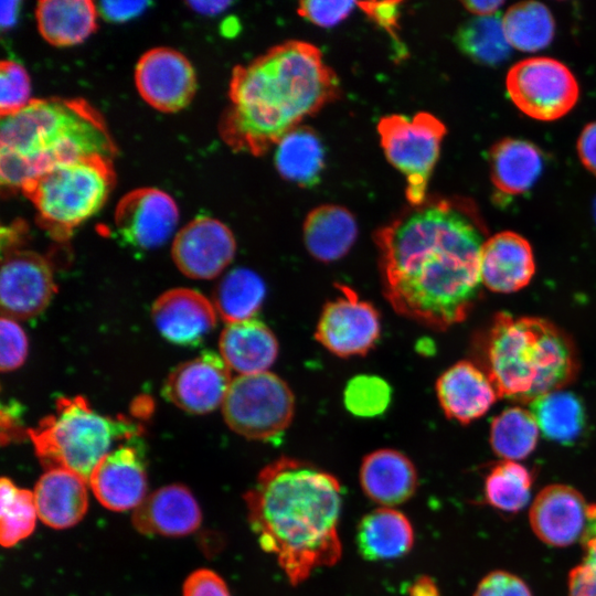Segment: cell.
<instances>
[{
    "label": "cell",
    "instance_id": "1",
    "mask_svg": "<svg viewBox=\"0 0 596 596\" xmlns=\"http://www.w3.org/2000/svg\"><path fill=\"white\" fill-rule=\"evenodd\" d=\"M374 243L383 295L398 315L436 330L468 317L480 295L483 242L453 203L409 205Z\"/></svg>",
    "mask_w": 596,
    "mask_h": 596
},
{
    "label": "cell",
    "instance_id": "2",
    "mask_svg": "<svg viewBox=\"0 0 596 596\" xmlns=\"http://www.w3.org/2000/svg\"><path fill=\"white\" fill-rule=\"evenodd\" d=\"M244 499L258 544L291 585L340 560L342 493L333 475L281 456L260 470Z\"/></svg>",
    "mask_w": 596,
    "mask_h": 596
},
{
    "label": "cell",
    "instance_id": "3",
    "mask_svg": "<svg viewBox=\"0 0 596 596\" xmlns=\"http://www.w3.org/2000/svg\"><path fill=\"white\" fill-rule=\"evenodd\" d=\"M339 93L337 74L316 45L285 41L233 70L220 135L233 150L260 156Z\"/></svg>",
    "mask_w": 596,
    "mask_h": 596
},
{
    "label": "cell",
    "instance_id": "4",
    "mask_svg": "<svg viewBox=\"0 0 596 596\" xmlns=\"http://www.w3.org/2000/svg\"><path fill=\"white\" fill-rule=\"evenodd\" d=\"M115 153L103 117L82 98L32 99L1 117L0 180L10 189L21 190L60 164L89 156L113 159Z\"/></svg>",
    "mask_w": 596,
    "mask_h": 596
},
{
    "label": "cell",
    "instance_id": "5",
    "mask_svg": "<svg viewBox=\"0 0 596 596\" xmlns=\"http://www.w3.org/2000/svg\"><path fill=\"white\" fill-rule=\"evenodd\" d=\"M485 369L498 395L531 403L567 385L577 371L574 344L552 322L496 315L485 341Z\"/></svg>",
    "mask_w": 596,
    "mask_h": 596
},
{
    "label": "cell",
    "instance_id": "6",
    "mask_svg": "<svg viewBox=\"0 0 596 596\" xmlns=\"http://www.w3.org/2000/svg\"><path fill=\"white\" fill-rule=\"evenodd\" d=\"M139 434L136 424L95 412L82 396L58 398L55 413L28 430L35 455L46 469H68L87 481L115 441Z\"/></svg>",
    "mask_w": 596,
    "mask_h": 596
},
{
    "label": "cell",
    "instance_id": "7",
    "mask_svg": "<svg viewBox=\"0 0 596 596\" xmlns=\"http://www.w3.org/2000/svg\"><path fill=\"white\" fill-rule=\"evenodd\" d=\"M114 184L111 159L89 156L54 167L21 191L34 205L41 225L55 238H64L102 209Z\"/></svg>",
    "mask_w": 596,
    "mask_h": 596
},
{
    "label": "cell",
    "instance_id": "8",
    "mask_svg": "<svg viewBox=\"0 0 596 596\" xmlns=\"http://www.w3.org/2000/svg\"><path fill=\"white\" fill-rule=\"evenodd\" d=\"M376 129L387 161L406 179L405 193L409 205L424 203L428 180L447 132L446 126L433 114L419 111L413 116H383Z\"/></svg>",
    "mask_w": 596,
    "mask_h": 596
},
{
    "label": "cell",
    "instance_id": "9",
    "mask_svg": "<svg viewBox=\"0 0 596 596\" xmlns=\"http://www.w3.org/2000/svg\"><path fill=\"white\" fill-rule=\"evenodd\" d=\"M222 412L236 434L274 443L292 421L295 396L288 384L272 372L242 374L232 381Z\"/></svg>",
    "mask_w": 596,
    "mask_h": 596
},
{
    "label": "cell",
    "instance_id": "10",
    "mask_svg": "<svg viewBox=\"0 0 596 596\" xmlns=\"http://www.w3.org/2000/svg\"><path fill=\"white\" fill-rule=\"evenodd\" d=\"M513 104L538 120H555L576 104L579 88L570 68L546 56L528 57L509 70L505 79Z\"/></svg>",
    "mask_w": 596,
    "mask_h": 596
},
{
    "label": "cell",
    "instance_id": "11",
    "mask_svg": "<svg viewBox=\"0 0 596 596\" xmlns=\"http://www.w3.org/2000/svg\"><path fill=\"white\" fill-rule=\"evenodd\" d=\"M337 287L340 296L322 308L315 338L337 356L364 355L380 339V313L349 286L337 284Z\"/></svg>",
    "mask_w": 596,
    "mask_h": 596
},
{
    "label": "cell",
    "instance_id": "12",
    "mask_svg": "<svg viewBox=\"0 0 596 596\" xmlns=\"http://www.w3.org/2000/svg\"><path fill=\"white\" fill-rule=\"evenodd\" d=\"M530 524L544 543L565 547L596 538V504L566 485H550L535 497Z\"/></svg>",
    "mask_w": 596,
    "mask_h": 596
},
{
    "label": "cell",
    "instance_id": "13",
    "mask_svg": "<svg viewBox=\"0 0 596 596\" xmlns=\"http://www.w3.org/2000/svg\"><path fill=\"white\" fill-rule=\"evenodd\" d=\"M55 292L53 273L40 254L11 249L2 258L0 304L2 317L31 319L41 313Z\"/></svg>",
    "mask_w": 596,
    "mask_h": 596
},
{
    "label": "cell",
    "instance_id": "14",
    "mask_svg": "<svg viewBox=\"0 0 596 596\" xmlns=\"http://www.w3.org/2000/svg\"><path fill=\"white\" fill-rule=\"evenodd\" d=\"M135 84L148 105L162 113H175L192 100L196 76L181 52L160 46L141 55L135 68Z\"/></svg>",
    "mask_w": 596,
    "mask_h": 596
},
{
    "label": "cell",
    "instance_id": "15",
    "mask_svg": "<svg viewBox=\"0 0 596 596\" xmlns=\"http://www.w3.org/2000/svg\"><path fill=\"white\" fill-rule=\"evenodd\" d=\"M179 220L174 200L157 188H138L126 193L115 210V226L123 241L140 249L163 245Z\"/></svg>",
    "mask_w": 596,
    "mask_h": 596
},
{
    "label": "cell",
    "instance_id": "16",
    "mask_svg": "<svg viewBox=\"0 0 596 596\" xmlns=\"http://www.w3.org/2000/svg\"><path fill=\"white\" fill-rule=\"evenodd\" d=\"M232 381L221 354L205 350L170 372L162 394L188 413L206 414L223 404Z\"/></svg>",
    "mask_w": 596,
    "mask_h": 596
},
{
    "label": "cell",
    "instance_id": "17",
    "mask_svg": "<svg viewBox=\"0 0 596 596\" xmlns=\"http://www.w3.org/2000/svg\"><path fill=\"white\" fill-rule=\"evenodd\" d=\"M88 485L108 510L136 509L147 494L146 456L136 437L109 451L94 468Z\"/></svg>",
    "mask_w": 596,
    "mask_h": 596
},
{
    "label": "cell",
    "instance_id": "18",
    "mask_svg": "<svg viewBox=\"0 0 596 596\" xmlns=\"http://www.w3.org/2000/svg\"><path fill=\"white\" fill-rule=\"evenodd\" d=\"M235 249V237L224 223L201 216L178 232L171 254L177 267L185 276L211 279L233 260Z\"/></svg>",
    "mask_w": 596,
    "mask_h": 596
},
{
    "label": "cell",
    "instance_id": "19",
    "mask_svg": "<svg viewBox=\"0 0 596 596\" xmlns=\"http://www.w3.org/2000/svg\"><path fill=\"white\" fill-rule=\"evenodd\" d=\"M151 316L166 340L185 347L200 343L216 324L214 305L190 288H174L160 295Z\"/></svg>",
    "mask_w": 596,
    "mask_h": 596
},
{
    "label": "cell",
    "instance_id": "20",
    "mask_svg": "<svg viewBox=\"0 0 596 596\" xmlns=\"http://www.w3.org/2000/svg\"><path fill=\"white\" fill-rule=\"evenodd\" d=\"M202 513L188 487L173 483L150 494L134 510L132 525L147 535L184 536L201 524Z\"/></svg>",
    "mask_w": 596,
    "mask_h": 596
},
{
    "label": "cell",
    "instance_id": "21",
    "mask_svg": "<svg viewBox=\"0 0 596 596\" xmlns=\"http://www.w3.org/2000/svg\"><path fill=\"white\" fill-rule=\"evenodd\" d=\"M436 394L445 415L461 424L480 418L499 397L486 371L470 361L448 368L436 382Z\"/></svg>",
    "mask_w": 596,
    "mask_h": 596
},
{
    "label": "cell",
    "instance_id": "22",
    "mask_svg": "<svg viewBox=\"0 0 596 596\" xmlns=\"http://www.w3.org/2000/svg\"><path fill=\"white\" fill-rule=\"evenodd\" d=\"M535 273L530 243L520 234L504 231L482 244L481 283L496 292H514L524 288Z\"/></svg>",
    "mask_w": 596,
    "mask_h": 596
},
{
    "label": "cell",
    "instance_id": "23",
    "mask_svg": "<svg viewBox=\"0 0 596 596\" xmlns=\"http://www.w3.org/2000/svg\"><path fill=\"white\" fill-rule=\"evenodd\" d=\"M87 485L86 479L68 469H46L33 491L40 520L56 530L77 524L88 509Z\"/></svg>",
    "mask_w": 596,
    "mask_h": 596
},
{
    "label": "cell",
    "instance_id": "24",
    "mask_svg": "<svg viewBox=\"0 0 596 596\" xmlns=\"http://www.w3.org/2000/svg\"><path fill=\"white\" fill-rule=\"evenodd\" d=\"M360 483L369 499L382 507L394 508L414 496L418 477L406 455L396 449L381 448L363 458Z\"/></svg>",
    "mask_w": 596,
    "mask_h": 596
},
{
    "label": "cell",
    "instance_id": "25",
    "mask_svg": "<svg viewBox=\"0 0 596 596\" xmlns=\"http://www.w3.org/2000/svg\"><path fill=\"white\" fill-rule=\"evenodd\" d=\"M219 348L228 368L240 375L266 372L278 355L276 336L255 318L227 323L221 333Z\"/></svg>",
    "mask_w": 596,
    "mask_h": 596
},
{
    "label": "cell",
    "instance_id": "26",
    "mask_svg": "<svg viewBox=\"0 0 596 596\" xmlns=\"http://www.w3.org/2000/svg\"><path fill=\"white\" fill-rule=\"evenodd\" d=\"M308 253L321 263H332L345 256L358 236L354 215L344 206L322 204L312 209L302 225Z\"/></svg>",
    "mask_w": 596,
    "mask_h": 596
},
{
    "label": "cell",
    "instance_id": "27",
    "mask_svg": "<svg viewBox=\"0 0 596 596\" xmlns=\"http://www.w3.org/2000/svg\"><path fill=\"white\" fill-rule=\"evenodd\" d=\"M413 544L409 520L394 508H377L365 514L358 525V550L368 561L398 558L407 554Z\"/></svg>",
    "mask_w": 596,
    "mask_h": 596
},
{
    "label": "cell",
    "instance_id": "28",
    "mask_svg": "<svg viewBox=\"0 0 596 596\" xmlns=\"http://www.w3.org/2000/svg\"><path fill=\"white\" fill-rule=\"evenodd\" d=\"M97 4L91 0H41L35 20L42 38L54 46L82 43L97 28Z\"/></svg>",
    "mask_w": 596,
    "mask_h": 596
},
{
    "label": "cell",
    "instance_id": "29",
    "mask_svg": "<svg viewBox=\"0 0 596 596\" xmlns=\"http://www.w3.org/2000/svg\"><path fill=\"white\" fill-rule=\"evenodd\" d=\"M488 161L493 185L503 194L528 191L543 169L541 151L532 142L504 138L489 150Z\"/></svg>",
    "mask_w": 596,
    "mask_h": 596
},
{
    "label": "cell",
    "instance_id": "30",
    "mask_svg": "<svg viewBox=\"0 0 596 596\" xmlns=\"http://www.w3.org/2000/svg\"><path fill=\"white\" fill-rule=\"evenodd\" d=\"M274 163L284 179L300 187H312L324 167L322 141L311 128L298 126L275 146Z\"/></svg>",
    "mask_w": 596,
    "mask_h": 596
},
{
    "label": "cell",
    "instance_id": "31",
    "mask_svg": "<svg viewBox=\"0 0 596 596\" xmlns=\"http://www.w3.org/2000/svg\"><path fill=\"white\" fill-rule=\"evenodd\" d=\"M531 413L543 435L564 445L574 443L586 422L581 400L571 392L554 391L531 402Z\"/></svg>",
    "mask_w": 596,
    "mask_h": 596
},
{
    "label": "cell",
    "instance_id": "32",
    "mask_svg": "<svg viewBox=\"0 0 596 596\" xmlns=\"http://www.w3.org/2000/svg\"><path fill=\"white\" fill-rule=\"evenodd\" d=\"M266 296L262 277L248 268H235L227 273L213 296L216 312L227 323L253 319Z\"/></svg>",
    "mask_w": 596,
    "mask_h": 596
},
{
    "label": "cell",
    "instance_id": "33",
    "mask_svg": "<svg viewBox=\"0 0 596 596\" xmlns=\"http://www.w3.org/2000/svg\"><path fill=\"white\" fill-rule=\"evenodd\" d=\"M502 25L511 47L523 52L544 49L551 43L555 31L549 8L533 0L510 7L502 18Z\"/></svg>",
    "mask_w": 596,
    "mask_h": 596
},
{
    "label": "cell",
    "instance_id": "34",
    "mask_svg": "<svg viewBox=\"0 0 596 596\" xmlns=\"http://www.w3.org/2000/svg\"><path fill=\"white\" fill-rule=\"evenodd\" d=\"M455 41L468 57L486 65L499 64L511 53L502 18L497 14L476 15L467 20L458 28Z\"/></svg>",
    "mask_w": 596,
    "mask_h": 596
},
{
    "label": "cell",
    "instance_id": "35",
    "mask_svg": "<svg viewBox=\"0 0 596 596\" xmlns=\"http://www.w3.org/2000/svg\"><path fill=\"white\" fill-rule=\"evenodd\" d=\"M540 428L532 413L521 407H509L497 415L490 427L493 451L504 460L528 457L538 444Z\"/></svg>",
    "mask_w": 596,
    "mask_h": 596
},
{
    "label": "cell",
    "instance_id": "36",
    "mask_svg": "<svg viewBox=\"0 0 596 596\" xmlns=\"http://www.w3.org/2000/svg\"><path fill=\"white\" fill-rule=\"evenodd\" d=\"M0 542L11 547L35 529L38 511L33 492L22 489L7 477L0 481Z\"/></svg>",
    "mask_w": 596,
    "mask_h": 596
},
{
    "label": "cell",
    "instance_id": "37",
    "mask_svg": "<svg viewBox=\"0 0 596 596\" xmlns=\"http://www.w3.org/2000/svg\"><path fill=\"white\" fill-rule=\"evenodd\" d=\"M531 487L532 476L524 466L512 460H502L487 476L485 492L492 507L517 512L528 504Z\"/></svg>",
    "mask_w": 596,
    "mask_h": 596
},
{
    "label": "cell",
    "instance_id": "38",
    "mask_svg": "<svg viewBox=\"0 0 596 596\" xmlns=\"http://www.w3.org/2000/svg\"><path fill=\"white\" fill-rule=\"evenodd\" d=\"M392 389L382 377L360 374L352 377L343 391L345 408L354 416L371 418L382 415L389 407Z\"/></svg>",
    "mask_w": 596,
    "mask_h": 596
},
{
    "label": "cell",
    "instance_id": "39",
    "mask_svg": "<svg viewBox=\"0 0 596 596\" xmlns=\"http://www.w3.org/2000/svg\"><path fill=\"white\" fill-rule=\"evenodd\" d=\"M25 68L12 60L0 64V115L6 117L23 109L32 99Z\"/></svg>",
    "mask_w": 596,
    "mask_h": 596
},
{
    "label": "cell",
    "instance_id": "40",
    "mask_svg": "<svg viewBox=\"0 0 596 596\" xmlns=\"http://www.w3.org/2000/svg\"><path fill=\"white\" fill-rule=\"evenodd\" d=\"M0 368L2 372L12 371L23 364L28 354V338L18 322L1 317Z\"/></svg>",
    "mask_w": 596,
    "mask_h": 596
},
{
    "label": "cell",
    "instance_id": "41",
    "mask_svg": "<svg viewBox=\"0 0 596 596\" xmlns=\"http://www.w3.org/2000/svg\"><path fill=\"white\" fill-rule=\"evenodd\" d=\"M355 6L356 2L353 1L308 0L298 3L297 12L317 26L332 28L347 19Z\"/></svg>",
    "mask_w": 596,
    "mask_h": 596
},
{
    "label": "cell",
    "instance_id": "42",
    "mask_svg": "<svg viewBox=\"0 0 596 596\" xmlns=\"http://www.w3.org/2000/svg\"><path fill=\"white\" fill-rule=\"evenodd\" d=\"M568 595L596 596V538L586 543L583 563L570 573Z\"/></svg>",
    "mask_w": 596,
    "mask_h": 596
},
{
    "label": "cell",
    "instance_id": "43",
    "mask_svg": "<svg viewBox=\"0 0 596 596\" xmlns=\"http://www.w3.org/2000/svg\"><path fill=\"white\" fill-rule=\"evenodd\" d=\"M473 596H532V594L520 577L505 571H494L482 578Z\"/></svg>",
    "mask_w": 596,
    "mask_h": 596
},
{
    "label": "cell",
    "instance_id": "44",
    "mask_svg": "<svg viewBox=\"0 0 596 596\" xmlns=\"http://www.w3.org/2000/svg\"><path fill=\"white\" fill-rule=\"evenodd\" d=\"M183 596H231L224 579L214 571L199 568L184 581Z\"/></svg>",
    "mask_w": 596,
    "mask_h": 596
},
{
    "label": "cell",
    "instance_id": "45",
    "mask_svg": "<svg viewBox=\"0 0 596 596\" xmlns=\"http://www.w3.org/2000/svg\"><path fill=\"white\" fill-rule=\"evenodd\" d=\"M400 4V1L356 2V6L396 42H398L396 32L398 29Z\"/></svg>",
    "mask_w": 596,
    "mask_h": 596
},
{
    "label": "cell",
    "instance_id": "46",
    "mask_svg": "<svg viewBox=\"0 0 596 596\" xmlns=\"http://www.w3.org/2000/svg\"><path fill=\"white\" fill-rule=\"evenodd\" d=\"M148 4L147 1H102L97 10L108 21L124 22L138 17Z\"/></svg>",
    "mask_w": 596,
    "mask_h": 596
},
{
    "label": "cell",
    "instance_id": "47",
    "mask_svg": "<svg viewBox=\"0 0 596 596\" xmlns=\"http://www.w3.org/2000/svg\"><path fill=\"white\" fill-rule=\"evenodd\" d=\"M577 153L583 166L596 177V121L583 128L577 140Z\"/></svg>",
    "mask_w": 596,
    "mask_h": 596
},
{
    "label": "cell",
    "instance_id": "48",
    "mask_svg": "<svg viewBox=\"0 0 596 596\" xmlns=\"http://www.w3.org/2000/svg\"><path fill=\"white\" fill-rule=\"evenodd\" d=\"M409 596H439L438 588L428 576L418 577L408 588Z\"/></svg>",
    "mask_w": 596,
    "mask_h": 596
},
{
    "label": "cell",
    "instance_id": "49",
    "mask_svg": "<svg viewBox=\"0 0 596 596\" xmlns=\"http://www.w3.org/2000/svg\"><path fill=\"white\" fill-rule=\"evenodd\" d=\"M464 7L477 14V15H491L503 4L499 0H487V1H464Z\"/></svg>",
    "mask_w": 596,
    "mask_h": 596
},
{
    "label": "cell",
    "instance_id": "50",
    "mask_svg": "<svg viewBox=\"0 0 596 596\" xmlns=\"http://www.w3.org/2000/svg\"><path fill=\"white\" fill-rule=\"evenodd\" d=\"M20 2L19 1H2L0 24L2 29L11 28L18 18Z\"/></svg>",
    "mask_w": 596,
    "mask_h": 596
},
{
    "label": "cell",
    "instance_id": "51",
    "mask_svg": "<svg viewBox=\"0 0 596 596\" xmlns=\"http://www.w3.org/2000/svg\"><path fill=\"white\" fill-rule=\"evenodd\" d=\"M188 4L202 14H216L231 4L228 1H191Z\"/></svg>",
    "mask_w": 596,
    "mask_h": 596
},
{
    "label": "cell",
    "instance_id": "52",
    "mask_svg": "<svg viewBox=\"0 0 596 596\" xmlns=\"http://www.w3.org/2000/svg\"><path fill=\"white\" fill-rule=\"evenodd\" d=\"M593 212H594V217H595V221H596V199L594 201Z\"/></svg>",
    "mask_w": 596,
    "mask_h": 596
}]
</instances>
